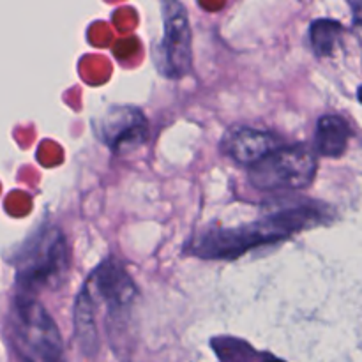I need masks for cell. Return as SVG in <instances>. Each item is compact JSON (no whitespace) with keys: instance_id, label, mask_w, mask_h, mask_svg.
I'll return each instance as SVG.
<instances>
[{"instance_id":"cell-6","label":"cell","mask_w":362,"mask_h":362,"mask_svg":"<svg viewBox=\"0 0 362 362\" xmlns=\"http://www.w3.org/2000/svg\"><path fill=\"white\" fill-rule=\"evenodd\" d=\"M95 136L117 156L129 154L147 141L148 122L136 106H110L94 122Z\"/></svg>"},{"instance_id":"cell-7","label":"cell","mask_w":362,"mask_h":362,"mask_svg":"<svg viewBox=\"0 0 362 362\" xmlns=\"http://www.w3.org/2000/svg\"><path fill=\"white\" fill-rule=\"evenodd\" d=\"M83 285L92 293L94 300L105 304L110 317L126 313L133 306L138 296V290L131 279L129 272L113 257L105 258L90 272Z\"/></svg>"},{"instance_id":"cell-13","label":"cell","mask_w":362,"mask_h":362,"mask_svg":"<svg viewBox=\"0 0 362 362\" xmlns=\"http://www.w3.org/2000/svg\"><path fill=\"white\" fill-rule=\"evenodd\" d=\"M357 98H359V101L362 103V87H359V90H357Z\"/></svg>"},{"instance_id":"cell-11","label":"cell","mask_w":362,"mask_h":362,"mask_svg":"<svg viewBox=\"0 0 362 362\" xmlns=\"http://www.w3.org/2000/svg\"><path fill=\"white\" fill-rule=\"evenodd\" d=\"M343 37L341 23L329 18H318L310 25L311 48L318 57H332Z\"/></svg>"},{"instance_id":"cell-2","label":"cell","mask_w":362,"mask_h":362,"mask_svg":"<svg viewBox=\"0 0 362 362\" xmlns=\"http://www.w3.org/2000/svg\"><path fill=\"white\" fill-rule=\"evenodd\" d=\"M16 296L37 297L62 285L69 271V247L59 226H45L30 237L14 260Z\"/></svg>"},{"instance_id":"cell-5","label":"cell","mask_w":362,"mask_h":362,"mask_svg":"<svg viewBox=\"0 0 362 362\" xmlns=\"http://www.w3.org/2000/svg\"><path fill=\"white\" fill-rule=\"evenodd\" d=\"M163 34L152 49L154 66L168 80L187 76L193 66V35L184 4L177 0L161 2Z\"/></svg>"},{"instance_id":"cell-3","label":"cell","mask_w":362,"mask_h":362,"mask_svg":"<svg viewBox=\"0 0 362 362\" xmlns=\"http://www.w3.org/2000/svg\"><path fill=\"white\" fill-rule=\"evenodd\" d=\"M11 345L23 362H64V341L37 297L14 296L7 317Z\"/></svg>"},{"instance_id":"cell-8","label":"cell","mask_w":362,"mask_h":362,"mask_svg":"<svg viewBox=\"0 0 362 362\" xmlns=\"http://www.w3.org/2000/svg\"><path fill=\"white\" fill-rule=\"evenodd\" d=\"M279 147L283 145L276 134L247 126L230 127L221 140V151L235 163L250 168Z\"/></svg>"},{"instance_id":"cell-1","label":"cell","mask_w":362,"mask_h":362,"mask_svg":"<svg viewBox=\"0 0 362 362\" xmlns=\"http://www.w3.org/2000/svg\"><path fill=\"white\" fill-rule=\"evenodd\" d=\"M327 218V205L315 202L299 204L233 228L212 226L193 240L191 251L205 260H233L247 251L290 239L303 230L322 225Z\"/></svg>"},{"instance_id":"cell-9","label":"cell","mask_w":362,"mask_h":362,"mask_svg":"<svg viewBox=\"0 0 362 362\" xmlns=\"http://www.w3.org/2000/svg\"><path fill=\"white\" fill-rule=\"evenodd\" d=\"M352 138L350 124L341 115H322L315 129V152L325 158H341Z\"/></svg>"},{"instance_id":"cell-10","label":"cell","mask_w":362,"mask_h":362,"mask_svg":"<svg viewBox=\"0 0 362 362\" xmlns=\"http://www.w3.org/2000/svg\"><path fill=\"white\" fill-rule=\"evenodd\" d=\"M74 332L83 350L98 346V324H95V303L87 286H81L74 303Z\"/></svg>"},{"instance_id":"cell-4","label":"cell","mask_w":362,"mask_h":362,"mask_svg":"<svg viewBox=\"0 0 362 362\" xmlns=\"http://www.w3.org/2000/svg\"><path fill=\"white\" fill-rule=\"evenodd\" d=\"M317 152L308 145L279 147L250 168V180L262 191H299L317 177Z\"/></svg>"},{"instance_id":"cell-12","label":"cell","mask_w":362,"mask_h":362,"mask_svg":"<svg viewBox=\"0 0 362 362\" xmlns=\"http://www.w3.org/2000/svg\"><path fill=\"white\" fill-rule=\"evenodd\" d=\"M350 9H352L354 28H356V34L362 46V2H350Z\"/></svg>"}]
</instances>
